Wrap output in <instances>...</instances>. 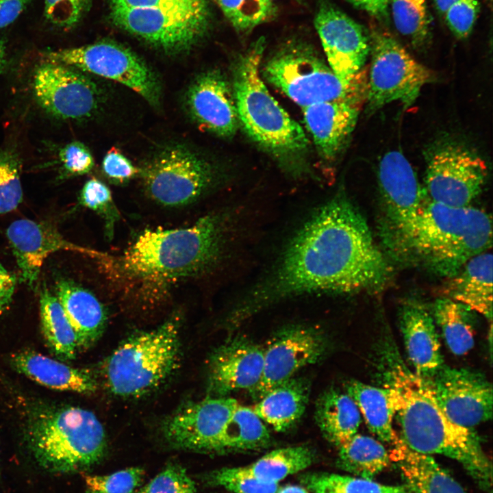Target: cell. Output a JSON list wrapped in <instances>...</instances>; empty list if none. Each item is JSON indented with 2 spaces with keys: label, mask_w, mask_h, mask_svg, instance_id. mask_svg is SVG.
<instances>
[{
  "label": "cell",
  "mask_w": 493,
  "mask_h": 493,
  "mask_svg": "<svg viewBox=\"0 0 493 493\" xmlns=\"http://www.w3.org/2000/svg\"><path fill=\"white\" fill-rule=\"evenodd\" d=\"M87 0H45L44 14L53 25L68 29L81 18Z\"/></svg>",
  "instance_id": "cell-45"
},
{
  "label": "cell",
  "mask_w": 493,
  "mask_h": 493,
  "mask_svg": "<svg viewBox=\"0 0 493 493\" xmlns=\"http://www.w3.org/2000/svg\"><path fill=\"white\" fill-rule=\"evenodd\" d=\"M102 171L110 181L117 184H125L140 175V168L116 148L110 149L104 156Z\"/></svg>",
  "instance_id": "cell-48"
},
{
  "label": "cell",
  "mask_w": 493,
  "mask_h": 493,
  "mask_svg": "<svg viewBox=\"0 0 493 493\" xmlns=\"http://www.w3.org/2000/svg\"><path fill=\"white\" fill-rule=\"evenodd\" d=\"M276 493H308V492L302 487L288 485L281 488H279Z\"/></svg>",
  "instance_id": "cell-54"
},
{
  "label": "cell",
  "mask_w": 493,
  "mask_h": 493,
  "mask_svg": "<svg viewBox=\"0 0 493 493\" xmlns=\"http://www.w3.org/2000/svg\"><path fill=\"white\" fill-rule=\"evenodd\" d=\"M16 276L0 262V312L10 307L16 287Z\"/></svg>",
  "instance_id": "cell-50"
},
{
  "label": "cell",
  "mask_w": 493,
  "mask_h": 493,
  "mask_svg": "<svg viewBox=\"0 0 493 493\" xmlns=\"http://www.w3.org/2000/svg\"><path fill=\"white\" fill-rule=\"evenodd\" d=\"M379 360L382 386L390 392L401 440L412 450L459 462L483 490L492 488V464L472 429L453 422L438 404L425 378L417 375L387 344Z\"/></svg>",
  "instance_id": "cell-2"
},
{
  "label": "cell",
  "mask_w": 493,
  "mask_h": 493,
  "mask_svg": "<svg viewBox=\"0 0 493 493\" xmlns=\"http://www.w3.org/2000/svg\"><path fill=\"white\" fill-rule=\"evenodd\" d=\"M378 182L389 223L403 241L427 198L412 164L399 151L387 152L380 160Z\"/></svg>",
  "instance_id": "cell-19"
},
{
  "label": "cell",
  "mask_w": 493,
  "mask_h": 493,
  "mask_svg": "<svg viewBox=\"0 0 493 493\" xmlns=\"http://www.w3.org/2000/svg\"><path fill=\"white\" fill-rule=\"evenodd\" d=\"M225 17L241 33L271 20L277 10L271 0H216Z\"/></svg>",
  "instance_id": "cell-39"
},
{
  "label": "cell",
  "mask_w": 493,
  "mask_h": 493,
  "mask_svg": "<svg viewBox=\"0 0 493 493\" xmlns=\"http://www.w3.org/2000/svg\"><path fill=\"white\" fill-rule=\"evenodd\" d=\"M233 219L231 212L222 211L186 227L145 229L117 260L118 270L147 286L206 274L225 256Z\"/></svg>",
  "instance_id": "cell-3"
},
{
  "label": "cell",
  "mask_w": 493,
  "mask_h": 493,
  "mask_svg": "<svg viewBox=\"0 0 493 493\" xmlns=\"http://www.w3.org/2000/svg\"><path fill=\"white\" fill-rule=\"evenodd\" d=\"M181 318L174 315L150 331L127 339L107 359L106 384L119 396L137 397L153 391L180 362Z\"/></svg>",
  "instance_id": "cell-7"
},
{
  "label": "cell",
  "mask_w": 493,
  "mask_h": 493,
  "mask_svg": "<svg viewBox=\"0 0 493 493\" xmlns=\"http://www.w3.org/2000/svg\"><path fill=\"white\" fill-rule=\"evenodd\" d=\"M34 92L39 105L62 119L90 117L99 108L97 85L73 67L51 61L39 65L34 74Z\"/></svg>",
  "instance_id": "cell-14"
},
{
  "label": "cell",
  "mask_w": 493,
  "mask_h": 493,
  "mask_svg": "<svg viewBox=\"0 0 493 493\" xmlns=\"http://www.w3.org/2000/svg\"><path fill=\"white\" fill-rule=\"evenodd\" d=\"M371 62L368 71L366 113L372 115L393 101L411 106L435 73L415 60L389 33H370Z\"/></svg>",
  "instance_id": "cell-9"
},
{
  "label": "cell",
  "mask_w": 493,
  "mask_h": 493,
  "mask_svg": "<svg viewBox=\"0 0 493 493\" xmlns=\"http://www.w3.org/2000/svg\"><path fill=\"white\" fill-rule=\"evenodd\" d=\"M138 493H140L139 492Z\"/></svg>",
  "instance_id": "cell-57"
},
{
  "label": "cell",
  "mask_w": 493,
  "mask_h": 493,
  "mask_svg": "<svg viewBox=\"0 0 493 493\" xmlns=\"http://www.w3.org/2000/svg\"><path fill=\"white\" fill-rule=\"evenodd\" d=\"M355 8L378 19L388 16L389 0H346Z\"/></svg>",
  "instance_id": "cell-52"
},
{
  "label": "cell",
  "mask_w": 493,
  "mask_h": 493,
  "mask_svg": "<svg viewBox=\"0 0 493 493\" xmlns=\"http://www.w3.org/2000/svg\"><path fill=\"white\" fill-rule=\"evenodd\" d=\"M186 107L202 129L219 137H232L239 120L232 85L219 71L201 73L189 86Z\"/></svg>",
  "instance_id": "cell-21"
},
{
  "label": "cell",
  "mask_w": 493,
  "mask_h": 493,
  "mask_svg": "<svg viewBox=\"0 0 493 493\" xmlns=\"http://www.w3.org/2000/svg\"><path fill=\"white\" fill-rule=\"evenodd\" d=\"M313 460L314 454L309 448L294 446L272 451L244 467L262 481L278 483L288 475L305 470Z\"/></svg>",
  "instance_id": "cell-36"
},
{
  "label": "cell",
  "mask_w": 493,
  "mask_h": 493,
  "mask_svg": "<svg viewBox=\"0 0 493 493\" xmlns=\"http://www.w3.org/2000/svg\"><path fill=\"white\" fill-rule=\"evenodd\" d=\"M389 268L366 220L344 196L325 203L288 241L268 274L233 313L241 320L281 300L349 294L383 285Z\"/></svg>",
  "instance_id": "cell-1"
},
{
  "label": "cell",
  "mask_w": 493,
  "mask_h": 493,
  "mask_svg": "<svg viewBox=\"0 0 493 493\" xmlns=\"http://www.w3.org/2000/svg\"><path fill=\"white\" fill-rule=\"evenodd\" d=\"M138 467L125 468L106 475H85L88 493H132L144 478Z\"/></svg>",
  "instance_id": "cell-43"
},
{
  "label": "cell",
  "mask_w": 493,
  "mask_h": 493,
  "mask_svg": "<svg viewBox=\"0 0 493 493\" xmlns=\"http://www.w3.org/2000/svg\"><path fill=\"white\" fill-rule=\"evenodd\" d=\"M426 379L438 404L455 424L473 429L491 419L492 386L483 374L444 364Z\"/></svg>",
  "instance_id": "cell-16"
},
{
  "label": "cell",
  "mask_w": 493,
  "mask_h": 493,
  "mask_svg": "<svg viewBox=\"0 0 493 493\" xmlns=\"http://www.w3.org/2000/svg\"><path fill=\"white\" fill-rule=\"evenodd\" d=\"M48 61L108 78L133 90L157 106L161 88L154 73L129 49L111 42H99L50 51Z\"/></svg>",
  "instance_id": "cell-12"
},
{
  "label": "cell",
  "mask_w": 493,
  "mask_h": 493,
  "mask_svg": "<svg viewBox=\"0 0 493 493\" xmlns=\"http://www.w3.org/2000/svg\"><path fill=\"white\" fill-rule=\"evenodd\" d=\"M10 363L18 372L50 389L92 394L97 388L96 379L88 370L74 368L34 351L13 353Z\"/></svg>",
  "instance_id": "cell-26"
},
{
  "label": "cell",
  "mask_w": 493,
  "mask_h": 493,
  "mask_svg": "<svg viewBox=\"0 0 493 493\" xmlns=\"http://www.w3.org/2000/svg\"><path fill=\"white\" fill-rule=\"evenodd\" d=\"M208 482L233 493H276L278 483L262 481L245 467L223 468L211 473Z\"/></svg>",
  "instance_id": "cell-42"
},
{
  "label": "cell",
  "mask_w": 493,
  "mask_h": 493,
  "mask_svg": "<svg viewBox=\"0 0 493 493\" xmlns=\"http://www.w3.org/2000/svg\"><path fill=\"white\" fill-rule=\"evenodd\" d=\"M338 448V466L358 477L372 479L390 462L384 446L368 435L356 433Z\"/></svg>",
  "instance_id": "cell-34"
},
{
  "label": "cell",
  "mask_w": 493,
  "mask_h": 493,
  "mask_svg": "<svg viewBox=\"0 0 493 493\" xmlns=\"http://www.w3.org/2000/svg\"><path fill=\"white\" fill-rule=\"evenodd\" d=\"M140 493H195L194 481L178 464H170L156 475Z\"/></svg>",
  "instance_id": "cell-44"
},
{
  "label": "cell",
  "mask_w": 493,
  "mask_h": 493,
  "mask_svg": "<svg viewBox=\"0 0 493 493\" xmlns=\"http://www.w3.org/2000/svg\"><path fill=\"white\" fill-rule=\"evenodd\" d=\"M470 309L451 299L440 297L433 305L432 316L450 351L466 354L474 346L475 330Z\"/></svg>",
  "instance_id": "cell-33"
},
{
  "label": "cell",
  "mask_w": 493,
  "mask_h": 493,
  "mask_svg": "<svg viewBox=\"0 0 493 493\" xmlns=\"http://www.w3.org/2000/svg\"><path fill=\"white\" fill-rule=\"evenodd\" d=\"M327 345L325 334L317 328L298 325L279 331L264 348L262 375L252 396L259 400L301 368L318 362Z\"/></svg>",
  "instance_id": "cell-18"
},
{
  "label": "cell",
  "mask_w": 493,
  "mask_h": 493,
  "mask_svg": "<svg viewBox=\"0 0 493 493\" xmlns=\"http://www.w3.org/2000/svg\"><path fill=\"white\" fill-rule=\"evenodd\" d=\"M345 388L368 429L379 440L393 444L398 437L392 426L394 408L390 391L357 380L349 381Z\"/></svg>",
  "instance_id": "cell-31"
},
{
  "label": "cell",
  "mask_w": 493,
  "mask_h": 493,
  "mask_svg": "<svg viewBox=\"0 0 493 493\" xmlns=\"http://www.w3.org/2000/svg\"><path fill=\"white\" fill-rule=\"evenodd\" d=\"M399 324L412 370L430 378L444 365L435 323L421 303L406 302L400 309Z\"/></svg>",
  "instance_id": "cell-24"
},
{
  "label": "cell",
  "mask_w": 493,
  "mask_h": 493,
  "mask_svg": "<svg viewBox=\"0 0 493 493\" xmlns=\"http://www.w3.org/2000/svg\"><path fill=\"white\" fill-rule=\"evenodd\" d=\"M31 0H0V29L12 23Z\"/></svg>",
  "instance_id": "cell-51"
},
{
  "label": "cell",
  "mask_w": 493,
  "mask_h": 493,
  "mask_svg": "<svg viewBox=\"0 0 493 493\" xmlns=\"http://www.w3.org/2000/svg\"><path fill=\"white\" fill-rule=\"evenodd\" d=\"M264 348L244 338L220 346L210 361L209 389L216 396L240 390L251 392L263 371Z\"/></svg>",
  "instance_id": "cell-22"
},
{
  "label": "cell",
  "mask_w": 493,
  "mask_h": 493,
  "mask_svg": "<svg viewBox=\"0 0 493 493\" xmlns=\"http://www.w3.org/2000/svg\"><path fill=\"white\" fill-rule=\"evenodd\" d=\"M238 404L227 396L207 397L186 404L163 422V435L175 448L220 453L225 429Z\"/></svg>",
  "instance_id": "cell-15"
},
{
  "label": "cell",
  "mask_w": 493,
  "mask_h": 493,
  "mask_svg": "<svg viewBox=\"0 0 493 493\" xmlns=\"http://www.w3.org/2000/svg\"><path fill=\"white\" fill-rule=\"evenodd\" d=\"M442 297L457 301L483 315L492 317V255L483 252L469 260L441 288Z\"/></svg>",
  "instance_id": "cell-27"
},
{
  "label": "cell",
  "mask_w": 493,
  "mask_h": 493,
  "mask_svg": "<svg viewBox=\"0 0 493 493\" xmlns=\"http://www.w3.org/2000/svg\"><path fill=\"white\" fill-rule=\"evenodd\" d=\"M270 433L252 407L238 404L225 429L220 453L258 450L268 445Z\"/></svg>",
  "instance_id": "cell-35"
},
{
  "label": "cell",
  "mask_w": 493,
  "mask_h": 493,
  "mask_svg": "<svg viewBox=\"0 0 493 493\" xmlns=\"http://www.w3.org/2000/svg\"><path fill=\"white\" fill-rule=\"evenodd\" d=\"M479 4L478 0H461L442 16L450 30L459 38H466L475 23Z\"/></svg>",
  "instance_id": "cell-46"
},
{
  "label": "cell",
  "mask_w": 493,
  "mask_h": 493,
  "mask_svg": "<svg viewBox=\"0 0 493 493\" xmlns=\"http://www.w3.org/2000/svg\"><path fill=\"white\" fill-rule=\"evenodd\" d=\"M314 25L333 73L345 81L355 79L370 55V33L326 1L318 5Z\"/></svg>",
  "instance_id": "cell-17"
},
{
  "label": "cell",
  "mask_w": 493,
  "mask_h": 493,
  "mask_svg": "<svg viewBox=\"0 0 493 493\" xmlns=\"http://www.w3.org/2000/svg\"><path fill=\"white\" fill-rule=\"evenodd\" d=\"M5 62V47L3 41L0 39V74L4 69Z\"/></svg>",
  "instance_id": "cell-55"
},
{
  "label": "cell",
  "mask_w": 493,
  "mask_h": 493,
  "mask_svg": "<svg viewBox=\"0 0 493 493\" xmlns=\"http://www.w3.org/2000/svg\"><path fill=\"white\" fill-rule=\"evenodd\" d=\"M309 393L305 379L292 377L266 393L252 409L262 421L275 431L283 432L303 414Z\"/></svg>",
  "instance_id": "cell-29"
},
{
  "label": "cell",
  "mask_w": 493,
  "mask_h": 493,
  "mask_svg": "<svg viewBox=\"0 0 493 493\" xmlns=\"http://www.w3.org/2000/svg\"><path fill=\"white\" fill-rule=\"evenodd\" d=\"M425 192L434 202L454 207L470 205L481 193L488 175L485 160L466 144L450 138L425 150Z\"/></svg>",
  "instance_id": "cell-10"
},
{
  "label": "cell",
  "mask_w": 493,
  "mask_h": 493,
  "mask_svg": "<svg viewBox=\"0 0 493 493\" xmlns=\"http://www.w3.org/2000/svg\"><path fill=\"white\" fill-rule=\"evenodd\" d=\"M492 223L483 210L454 207L426 199L403 241L433 273L446 278L492 246Z\"/></svg>",
  "instance_id": "cell-4"
},
{
  "label": "cell",
  "mask_w": 493,
  "mask_h": 493,
  "mask_svg": "<svg viewBox=\"0 0 493 493\" xmlns=\"http://www.w3.org/2000/svg\"><path fill=\"white\" fill-rule=\"evenodd\" d=\"M300 482L314 493H409L403 485L381 484L372 479L328 472L303 474Z\"/></svg>",
  "instance_id": "cell-37"
},
{
  "label": "cell",
  "mask_w": 493,
  "mask_h": 493,
  "mask_svg": "<svg viewBox=\"0 0 493 493\" xmlns=\"http://www.w3.org/2000/svg\"><path fill=\"white\" fill-rule=\"evenodd\" d=\"M55 292L75 333L79 351L88 349L103 332L107 320L103 305L90 291L64 277L56 279Z\"/></svg>",
  "instance_id": "cell-25"
},
{
  "label": "cell",
  "mask_w": 493,
  "mask_h": 493,
  "mask_svg": "<svg viewBox=\"0 0 493 493\" xmlns=\"http://www.w3.org/2000/svg\"><path fill=\"white\" fill-rule=\"evenodd\" d=\"M27 435L38 462L53 471L89 468L102 459L106 449L101 422L93 412L79 407L36 411L29 419Z\"/></svg>",
  "instance_id": "cell-6"
},
{
  "label": "cell",
  "mask_w": 493,
  "mask_h": 493,
  "mask_svg": "<svg viewBox=\"0 0 493 493\" xmlns=\"http://www.w3.org/2000/svg\"><path fill=\"white\" fill-rule=\"evenodd\" d=\"M114 22L129 33L164 51H186L205 33L207 8H111Z\"/></svg>",
  "instance_id": "cell-13"
},
{
  "label": "cell",
  "mask_w": 493,
  "mask_h": 493,
  "mask_svg": "<svg viewBox=\"0 0 493 493\" xmlns=\"http://www.w3.org/2000/svg\"><path fill=\"white\" fill-rule=\"evenodd\" d=\"M264 78L302 108L326 101H346L363 105L368 71L364 68L350 81L340 79L311 47L290 44L264 64Z\"/></svg>",
  "instance_id": "cell-8"
},
{
  "label": "cell",
  "mask_w": 493,
  "mask_h": 493,
  "mask_svg": "<svg viewBox=\"0 0 493 493\" xmlns=\"http://www.w3.org/2000/svg\"><path fill=\"white\" fill-rule=\"evenodd\" d=\"M265 46V39L259 38L236 62L231 85L239 123L263 149L290 163L305 153L308 140L262 80L260 65Z\"/></svg>",
  "instance_id": "cell-5"
},
{
  "label": "cell",
  "mask_w": 493,
  "mask_h": 493,
  "mask_svg": "<svg viewBox=\"0 0 493 493\" xmlns=\"http://www.w3.org/2000/svg\"><path fill=\"white\" fill-rule=\"evenodd\" d=\"M40 324L47 345L59 359H73L78 352L75 333L55 295L44 283L40 290Z\"/></svg>",
  "instance_id": "cell-32"
},
{
  "label": "cell",
  "mask_w": 493,
  "mask_h": 493,
  "mask_svg": "<svg viewBox=\"0 0 493 493\" xmlns=\"http://www.w3.org/2000/svg\"><path fill=\"white\" fill-rule=\"evenodd\" d=\"M21 162L10 151L0 152V216L16 210L23 201Z\"/></svg>",
  "instance_id": "cell-41"
},
{
  "label": "cell",
  "mask_w": 493,
  "mask_h": 493,
  "mask_svg": "<svg viewBox=\"0 0 493 493\" xmlns=\"http://www.w3.org/2000/svg\"><path fill=\"white\" fill-rule=\"evenodd\" d=\"M396 30L415 48L430 39L431 16L425 0H389Z\"/></svg>",
  "instance_id": "cell-38"
},
{
  "label": "cell",
  "mask_w": 493,
  "mask_h": 493,
  "mask_svg": "<svg viewBox=\"0 0 493 493\" xmlns=\"http://www.w3.org/2000/svg\"><path fill=\"white\" fill-rule=\"evenodd\" d=\"M315 418L324 436L338 447L357 433L361 423L354 401L346 392L336 389H328L320 396Z\"/></svg>",
  "instance_id": "cell-30"
},
{
  "label": "cell",
  "mask_w": 493,
  "mask_h": 493,
  "mask_svg": "<svg viewBox=\"0 0 493 493\" xmlns=\"http://www.w3.org/2000/svg\"><path fill=\"white\" fill-rule=\"evenodd\" d=\"M362 105L332 101L303 108L304 123L319 155L334 160L343 151L353 133Z\"/></svg>",
  "instance_id": "cell-23"
},
{
  "label": "cell",
  "mask_w": 493,
  "mask_h": 493,
  "mask_svg": "<svg viewBox=\"0 0 493 493\" xmlns=\"http://www.w3.org/2000/svg\"><path fill=\"white\" fill-rule=\"evenodd\" d=\"M148 195L164 206L196 201L215 180V171L201 155L186 147L173 144L154 154L140 168Z\"/></svg>",
  "instance_id": "cell-11"
},
{
  "label": "cell",
  "mask_w": 493,
  "mask_h": 493,
  "mask_svg": "<svg viewBox=\"0 0 493 493\" xmlns=\"http://www.w3.org/2000/svg\"><path fill=\"white\" fill-rule=\"evenodd\" d=\"M59 159L64 171L71 176L87 174L94 165L91 152L79 141L71 142L63 147L59 151Z\"/></svg>",
  "instance_id": "cell-47"
},
{
  "label": "cell",
  "mask_w": 493,
  "mask_h": 493,
  "mask_svg": "<svg viewBox=\"0 0 493 493\" xmlns=\"http://www.w3.org/2000/svg\"><path fill=\"white\" fill-rule=\"evenodd\" d=\"M78 201L79 205L92 210L104 219L105 233L109 238H112L120 213L114 203L109 188L100 180L92 177L83 186Z\"/></svg>",
  "instance_id": "cell-40"
},
{
  "label": "cell",
  "mask_w": 493,
  "mask_h": 493,
  "mask_svg": "<svg viewBox=\"0 0 493 493\" xmlns=\"http://www.w3.org/2000/svg\"><path fill=\"white\" fill-rule=\"evenodd\" d=\"M389 451L409 493H467L464 488L429 455L416 452L399 438Z\"/></svg>",
  "instance_id": "cell-28"
},
{
  "label": "cell",
  "mask_w": 493,
  "mask_h": 493,
  "mask_svg": "<svg viewBox=\"0 0 493 493\" xmlns=\"http://www.w3.org/2000/svg\"><path fill=\"white\" fill-rule=\"evenodd\" d=\"M111 8H207L205 0H110Z\"/></svg>",
  "instance_id": "cell-49"
},
{
  "label": "cell",
  "mask_w": 493,
  "mask_h": 493,
  "mask_svg": "<svg viewBox=\"0 0 493 493\" xmlns=\"http://www.w3.org/2000/svg\"><path fill=\"white\" fill-rule=\"evenodd\" d=\"M434 6L440 14L442 16L448 9L454 5L461 0H432Z\"/></svg>",
  "instance_id": "cell-53"
},
{
  "label": "cell",
  "mask_w": 493,
  "mask_h": 493,
  "mask_svg": "<svg viewBox=\"0 0 493 493\" xmlns=\"http://www.w3.org/2000/svg\"><path fill=\"white\" fill-rule=\"evenodd\" d=\"M6 237L15 257L20 280L33 288L42 266L51 253L73 251L88 255H98L88 249L66 240L49 223L21 218L12 222L6 229Z\"/></svg>",
  "instance_id": "cell-20"
},
{
  "label": "cell",
  "mask_w": 493,
  "mask_h": 493,
  "mask_svg": "<svg viewBox=\"0 0 493 493\" xmlns=\"http://www.w3.org/2000/svg\"><path fill=\"white\" fill-rule=\"evenodd\" d=\"M296 1H301V0H296Z\"/></svg>",
  "instance_id": "cell-56"
}]
</instances>
